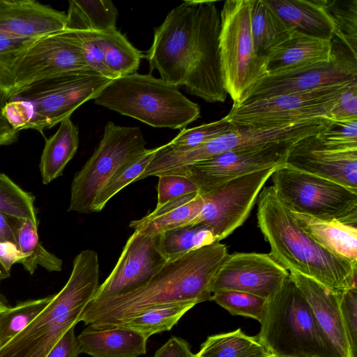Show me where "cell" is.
Here are the masks:
<instances>
[{
  "instance_id": "1",
  "label": "cell",
  "mask_w": 357,
  "mask_h": 357,
  "mask_svg": "<svg viewBox=\"0 0 357 357\" xmlns=\"http://www.w3.org/2000/svg\"><path fill=\"white\" fill-rule=\"evenodd\" d=\"M214 1H184L169 12L154 31L144 55L150 70L208 102L227 97L220 63L221 21Z\"/></svg>"
},
{
  "instance_id": "2",
  "label": "cell",
  "mask_w": 357,
  "mask_h": 357,
  "mask_svg": "<svg viewBox=\"0 0 357 357\" xmlns=\"http://www.w3.org/2000/svg\"><path fill=\"white\" fill-rule=\"evenodd\" d=\"M229 255L225 244L215 242L167 261L142 287L124 294L91 301L80 321L109 327L126 323L155 307L211 301V284Z\"/></svg>"
},
{
  "instance_id": "3",
  "label": "cell",
  "mask_w": 357,
  "mask_h": 357,
  "mask_svg": "<svg viewBox=\"0 0 357 357\" xmlns=\"http://www.w3.org/2000/svg\"><path fill=\"white\" fill-rule=\"evenodd\" d=\"M257 202L258 227L277 262L336 294L357 287V265L333 255L310 237L272 185L263 187Z\"/></svg>"
},
{
  "instance_id": "4",
  "label": "cell",
  "mask_w": 357,
  "mask_h": 357,
  "mask_svg": "<svg viewBox=\"0 0 357 357\" xmlns=\"http://www.w3.org/2000/svg\"><path fill=\"white\" fill-rule=\"evenodd\" d=\"M99 261L86 249L74 259L70 275L45 308L21 332L0 347V357H46L72 327L99 287Z\"/></svg>"
},
{
  "instance_id": "5",
  "label": "cell",
  "mask_w": 357,
  "mask_h": 357,
  "mask_svg": "<svg viewBox=\"0 0 357 357\" xmlns=\"http://www.w3.org/2000/svg\"><path fill=\"white\" fill-rule=\"evenodd\" d=\"M259 341L275 357H340L289 276L266 301Z\"/></svg>"
},
{
  "instance_id": "6",
  "label": "cell",
  "mask_w": 357,
  "mask_h": 357,
  "mask_svg": "<svg viewBox=\"0 0 357 357\" xmlns=\"http://www.w3.org/2000/svg\"><path fill=\"white\" fill-rule=\"evenodd\" d=\"M93 100L154 128L181 130L200 116L199 106L178 87L150 74L135 73L114 79Z\"/></svg>"
},
{
  "instance_id": "7",
  "label": "cell",
  "mask_w": 357,
  "mask_h": 357,
  "mask_svg": "<svg viewBox=\"0 0 357 357\" xmlns=\"http://www.w3.org/2000/svg\"><path fill=\"white\" fill-rule=\"evenodd\" d=\"M112 80L86 72L40 81L8 97L5 114L18 131L33 129L43 135L45 128L70 118L82 104L94 100Z\"/></svg>"
},
{
  "instance_id": "8",
  "label": "cell",
  "mask_w": 357,
  "mask_h": 357,
  "mask_svg": "<svg viewBox=\"0 0 357 357\" xmlns=\"http://www.w3.org/2000/svg\"><path fill=\"white\" fill-rule=\"evenodd\" d=\"M330 119L317 117L288 124L256 128L236 126L219 137L185 151H174L166 144L159 146L146 169L149 176L176 174L195 163L232 151L257 149L287 142H298L319 135L328 125Z\"/></svg>"
},
{
  "instance_id": "9",
  "label": "cell",
  "mask_w": 357,
  "mask_h": 357,
  "mask_svg": "<svg viewBox=\"0 0 357 357\" xmlns=\"http://www.w3.org/2000/svg\"><path fill=\"white\" fill-rule=\"evenodd\" d=\"M253 0H228L220 12L219 47L225 90L233 105L245 101L268 75L265 61L255 51L251 32Z\"/></svg>"
},
{
  "instance_id": "10",
  "label": "cell",
  "mask_w": 357,
  "mask_h": 357,
  "mask_svg": "<svg viewBox=\"0 0 357 357\" xmlns=\"http://www.w3.org/2000/svg\"><path fill=\"white\" fill-rule=\"evenodd\" d=\"M271 178L275 192L291 211L357 224V190L286 164L277 168Z\"/></svg>"
},
{
  "instance_id": "11",
  "label": "cell",
  "mask_w": 357,
  "mask_h": 357,
  "mask_svg": "<svg viewBox=\"0 0 357 357\" xmlns=\"http://www.w3.org/2000/svg\"><path fill=\"white\" fill-rule=\"evenodd\" d=\"M146 144L139 127L108 121L98 147L73 179L68 211L92 213L100 190L122 167L146 151Z\"/></svg>"
},
{
  "instance_id": "12",
  "label": "cell",
  "mask_w": 357,
  "mask_h": 357,
  "mask_svg": "<svg viewBox=\"0 0 357 357\" xmlns=\"http://www.w3.org/2000/svg\"><path fill=\"white\" fill-rule=\"evenodd\" d=\"M354 82L233 105L225 117L233 126L256 128L328 118L340 95Z\"/></svg>"
},
{
  "instance_id": "13",
  "label": "cell",
  "mask_w": 357,
  "mask_h": 357,
  "mask_svg": "<svg viewBox=\"0 0 357 357\" xmlns=\"http://www.w3.org/2000/svg\"><path fill=\"white\" fill-rule=\"evenodd\" d=\"M277 168L256 171L199 192L202 208L189 225H204L210 228L217 242L225 239L246 221L264 184Z\"/></svg>"
},
{
  "instance_id": "14",
  "label": "cell",
  "mask_w": 357,
  "mask_h": 357,
  "mask_svg": "<svg viewBox=\"0 0 357 357\" xmlns=\"http://www.w3.org/2000/svg\"><path fill=\"white\" fill-rule=\"evenodd\" d=\"M331 41L332 56L328 61L267 75L256 84L244 102L357 81V54L336 37Z\"/></svg>"
},
{
  "instance_id": "15",
  "label": "cell",
  "mask_w": 357,
  "mask_h": 357,
  "mask_svg": "<svg viewBox=\"0 0 357 357\" xmlns=\"http://www.w3.org/2000/svg\"><path fill=\"white\" fill-rule=\"evenodd\" d=\"M86 72L93 71L65 30L46 35L34 40L19 61L14 89L9 97L40 81Z\"/></svg>"
},
{
  "instance_id": "16",
  "label": "cell",
  "mask_w": 357,
  "mask_h": 357,
  "mask_svg": "<svg viewBox=\"0 0 357 357\" xmlns=\"http://www.w3.org/2000/svg\"><path fill=\"white\" fill-rule=\"evenodd\" d=\"M296 142L287 141L257 149L225 152L195 163L174 174L188 177L197 185L199 192H204L232 178L285 165Z\"/></svg>"
},
{
  "instance_id": "17",
  "label": "cell",
  "mask_w": 357,
  "mask_h": 357,
  "mask_svg": "<svg viewBox=\"0 0 357 357\" xmlns=\"http://www.w3.org/2000/svg\"><path fill=\"white\" fill-rule=\"evenodd\" d=\"M289 271L270 254L235 252L229 255L211 287V293L235 290L270 298L282 287Z\"/></svg>"
},
{
  "instance_id": "18",
  "label": "cell",
  "mask_w": 357,
  "mask_h": 357,
  "mask_svg": "<svg viewBox=\"0 0 357 357\" xmlns=\"http://www.w3.org/2000/svg\"><path fill=\"white\" fill-rule=\"evenodd\" d=\"M167 261L158 250L157 236L135 231L126 243L111 273L99 285L91 301L124 294L142 287Z\"/></svg>"
},
{
  "instance_id": "19",
  "label": "cell",
  "mask_w": 357,
  "mask_h": 357,
  "mask_svg": "<svg viewBox=\"0 0 357 357\" xmlns=\"http://www.w3.org/2000/svg\"><path fill=\"white\" fill-rule=\"evenodd\" d=\"M286 165L357 190V149L328 148L317 135L297 142L288 155Z\"/></svg>"
},
{
  "instance_id": "20",
  "label": "cell",
  "mask_w": 357,
  "mask_h": 357,
  "mask_svg": "<svg viewBox=\"0 0 357 357\" xmlns=\"http://www.w3.org/2000/svg\"><path fill=\"white\" fill-rule=\"evenodd\" d=\"M67 15L31 0H0V33L24 40L37 39L66 29Z\"/></svg>"
},
{
  "instance_id": "21",
  "label": "cell",
  "mask_w": 357,
  "mask_h": 357,
  "mask_svg": "<svg viewBox=\"0 0 357 357\" xmlns=\"http://www.w3.org/2000/svg\"><path fill=\"white\" fill-rule=\"evenodd\" d=\"M289 278L309 303L315 318L340 357H354L344 331L340 307V294L315 280L290 271Z\"/></svg>"
},
{
  "instance_id": "22",
  "label": "cell",
  "mask_w": 357,
  "mask_h": 357,
  "mask_svg": "<svg viewBox=\"0 0 357 357\" xmlns=\"http://www.w3.org/2000/svg\"><path fill=\"white\" fill-rule=\"evenodd\" d=\"M332 56V41L293 31L282 43L266 56L268 75L327 62Z\"/></svg>"
},
{
  "instance_id": "23",
  "label": "cell",
  "mask_w": 357,
  "mask_h": 357,
  "mask_svg": "<svg viewBox=\"0 0 357 357\" xmlns=\"http://www.w3.org/2000/svg\"><path fill=\"white\" fill-rule=\"evenodd\" d=\"M77 337L82 353L92 357H139L146 352L148 338L122 326L88 325Z\"/></svg>"
},
{
  "instance_id": "24",
  "label": "cell",
  "mask_w": 357,
  "mask_h": 357,
  "mask_svg": "<svg viewBox=\"0 0 357 357\" xmlns=\"http://www.w3.org/2000/svg\"><path fill=\"white\" fill-rule=\"evenodd\" d=\"M267 2L291 30L323 40L333 39L335 28L321 0H267Z\"/></svg>"
},
{
  "instance_id": "25",
  "label": "cell",
  "mask_w": 357,
  "mask_h": 357,
  "mask_svg": "<svg viewBox=\"0 0 357 357\" xmlns=\"http://www.w3.org/2000/svg\"><path fill=\"white\" fill-rule=\"evenodd\" d=\"M292 213L301 228L321 247L357 265L356 223L323 220L304 214Z\"/></svg>"
},
{
  "instance_id": "26",
  "label": "cell",
  "mask_w": 357,
  "mask_h": 357,
  "mask_svg": "<svg viewBox=\"0 0 357 357\" xmlns=\"http://www.w3.org/2000/svg\"><path fill=\"white\" fill-rule=\"evenodd\" d=\"M202 205L199 192L184 195L155 208L141 219L132 220L129 227L144 235L157 236L190 225L200 213Z\"/></svg>"
},
{
  "instance_id": "27",
  "label": "cell",
  "mask_w": 357,
  "mask_h": 357,
  "mask_svg": "<svg viewBox=\"0 0 357 357\" xmlns=\"http://www.w3.org/2000/svg\"><path fill=\"white\" fill-rule=\"evenodd\" d=\"M78 145V129L70 118H67L45 141L39 164L43 184H48L62 175L66 165L76 153Z\"/></svg>"
},
{
  "instance_id": "28",
  "label": "cell",
  "mask_w": 357,
  "mask_h": 357,
  "mask_svg": "<svg viewBox=\"0 0 357 357\" xmlns=\"http://www.w3.org/2000/svg\"><path fill=\"white\" fill-rule=\"evenodd\" d=\"M250 26L255 51L264 59L271 50L286 40L293 31L277 15L267 0H253Z\"/></svg>"
},
{
  "instance_id": "29",
  "label": "cell",
  "mask_w": 357,
  "mask_h": 357,
  "mask_svg": "<svg viewBox=\"0 0 357 357\" xmlns=\"http://www.w3.org/2000/svg\"><path fill=\"white\" fill-rule=\"evenodd\" d=\"M118 10L110 0L69 1L66 29L105 32L116 28Z\"/></svg>"
},
{
  "instance_id": "30",
  "label": "cell",
  "mask_w": 357,
  "mask_h": 357,
  "mask_svg": "<svg viewBox=\"0 0 357 357\" xmlns=\"http://www.w3.org/2000/svg\"><path fill=\"white\" fill-rule=\"evenodd\" d=\"M91 33L107 67L117 78L136 73L144 54L124 35L116 29Z\"/></svg>"
},
{
  "instance_id": "31",
  "label": "cell",
  "mask_w": 357,
  "mask_h": 357,
  "mask_svg": "<svg viewBox=\"0 0 357 357\" xmlns=\"http://www.w3.org/2000/svg\"><path fill=\"white\" fill-rule=\"evenodd\" d=\"M271 355L257 336L246 335L238 328L208 336L195 357H268Z\"/></svg>"
},
{
  "instance_id": "32",
  "label": "cell",
  "mask_w": 357,
  "mask_h": 357,
  "mask_svg": "<svg viewBox=\"0 0 357 357\" xmlns=\"http://www.w3.org/2000/svg\"><path fill=\"white\" fill-rule=\"evenodd\" d=\"M15 244L24 255L20 264L31 275L38 266L47 271H61L63 261L47 251L39 241L38 225L29 219H19L16 229Z\"/></svg>"
},
{
  "instance_id": "33",
  "label": "cell",
  "mask_w": 357,
  "mask_h": 357,
  "mask_svg": "<svg viewBox=\"0 0 357 357\" xmlns=\"http://www.w3.org/2000/svg\"><path fill=\"white\" fill-rule=\"evenodd\" d=\"M215 242L212 231L204 225H186L157 235L158 250L167 261Z\"/></svg>"
},
{
  "instance_id": "34",
  "label": "cell",
  "mask_w": 357,
  "mask_h": 357,
  "mask_svg": "<svg viewBox=\"0 0 357 357\" xmlns=\"http://www.w3.org/2000/svg\"><path fill=\"white\" fill-rule=\"evenodd\" d=\"M195 305L193 303L182 302L155 307L117 326L132 329L149 339L153 335L170 331Z\"/></svg>"
},
{
  "instance_id": "35",
  "label": "cell",
  "mask_w": 357,
  "mask_h": 357,
  "mask_svg": "<svg viewBox=\"0 0 357 357\" xmlns=\"http://www.w3.org/2000/svg\"><path fill=\"white\" fill-rule=\"evenodd\" d=\"M53 296L26 301L0 311V347L24 330L45 308Z\"/></svg>"
},
{
  "instance_id": "36",
  "label": "cell",
  "mask_w": 357,
  "mask_h": 357,
  "mask_svg": "<svg viewBox=\"0 0 357 357\" xmlns=\"http://www.w3.org/2000/svg\"><path fill=\"white\" fill-rule=\"evenodd\" d=\"M335 28L334 37L357 54V0H321Z\"/></svg>"
},
{
  "instance_id": "37",
  "label": "cell",
  "mask_w": 357,
  "mask_h": 357,
  "mask_svg": "<svg viewBox=\"0 0 357 357\" xmlns=\"http://www.w3.org/2000/svg\"><path fill=\"white\" fill-rule=\"evenodd\" d=\"M157 151L158 147L147 149L139 157L122 167L98 195L93 204L92 213L101 211L116 194L130 183L136 182L151 161Z\"/></svg>"
},
{
  "instance_id": "38",
  "label": "cell",
  "mask_w": 357,
  "mask_h": 357,
  "mask_svg": "<svg viewBox=\"0 0 357 357\" xmlns=\"http://www.w3.org/2000/svg\"><path fill=\"white\" fill-rule=\"evenodd\" d=\"M34 197L8 176L0 174V211L17 219H29L38 225Z\"/></svg>"
},
{
  "instance_id": "39",
  "label": "cell",
  "mask_w": 357,
  "mask_h": 357,
  "mask_svg": "<svg viewBox=\"0 0 357 357\" xmlns=\"http://www.w3.org/2000/svg\"><path fill=\"white\" fill-rule=\"evenodd\" d=\"M232 315H240L261 322L267 299L235 290H220L212 294L211 299Z\"/></svg>"
},
{
  "instance_id": "40",
  "label": "cell",
  "mask_w": 357,
  "mask_h": 357,
  "mask_svg": "<svg viewBox=\"0 0 357 357\" xmlns=\"http://www.w3.org/2000/svg\"><path fill=\"white\" fill-rule=\"evenodd\" d=\"M36 40L18 39L0 33V89L6 91L8 96L14 89L18 62Z\"/></svg>"
},
{
  "instance_id": "41",
  "label": "cell",
  "mask_w": 357,
  "mask_h": 357,
  "mask_svg": "<svg viewBox=\"0 0 357 357\" xmlns=\"http://www.w3.org/2000/svg\"><path fill=\"white\" fill-rule=\"evenodd\" d=\"M232 125L223 117L218 121L184 128L167 146L174 151H185L205 144L229 131Z\"/></svg>"
},
{
  "instance_id": "42",
  "label": "cell",
  "mask_w": 357,
  "mask_h": 357,
  "mask_svg": "<svg viewBox=\"0 0 357 357\" xmlns=\"http://www.w3.org/2000/svg\"><path fill=\"white\" fill-rule=\"evenodd\" d=\"M65 31L79 46L86 63L92 71L111 79L117 78L107 67L103 53L91 31L67 29Z\"/></svg>"
},
{
  "instance_id": "43",
  "label": "cell",
  "mask_w": 357,
  "mask_h": 357,
  "mask_svg": "<svg viewBox=\"0 0 357 357\" xmlns=\"http://www.w3.org/2000/svg\"><path fill=\"white\" fill-rule=\"evenodd\" d=\"M317 136L324 145L333 149H357V120L336 121L330 119L327 127Z\"/></svg>"
},
{
  "instance_id": "44",
  "label": "cell",
  "mask_w": 357,
  "mask_h": 357,
  "mask_svg": "<svg viewBox=\"0 0 357 357\" xmlns=\"http://www.w3.org/2000/svg\"><path fill=\"white\" fill-rule=\"evenodd\" d=\"M158 208L178 197L199 192L197 185L190 178L179 174H163L158 176L157 185Z\"/></svg>"
},
{
  "instance_id": "45",
  "label": "cell",
  "mask_w": 357,
  "mask_h": 357,
  "mask_svg": "<svg viewBox=\"0 0 357 357\" xmlns=\"http://www.w3.org/2000/svg\"><path fill=\"white\" fill-rule=\"evenodd\" d=\"M342 319L354 357L357 355V287L339 295Z\"/></svg>"
},
{
  "instance_id": "46",
  "label": "cell",
  "mask_w": 357,
  "mask_h": 357,
  "mask_svg": "<svg viewBox=\"0 0 357 357\" xmlns=\"http://www.w3.org/2000/svg\"><path fill=\"white\" fill-rule=\"evenodd\" d=\"M336 121L357 120V82H353L340 96L329 117Z\"/></svg>"
},
{
  "instance_id": "47",
  "label": "cell",
  "mask_w": 357,
  "mask_h": 357,
  "mask_svg": "<svg viewBox=\"0 0 357 357\" xmlns=\"http://www.w3.org/2000/svg\"><path fill=\"white\" fill-rule=\"evenodd\" d=\"M81 353V347L75 334L74 326L63 335L46 357H78Z\"/></svg>"
},
{
  "instance_id": "48",
  "label": "cell",
  "mask_w": 357,
  "mask_h": 357,
  "mask_svg": "<svg viewBox=\"0 0 357 357\" xmlns=\"http://www.w3.org/2000/svg\"><path fill=\"white\" fill-rule=\"evenodd\" d=\"M153 357H195V354L186 340L172 336L155 351Z\"/></svg>"
},
{
  "instance_id": "49",
  "label": "cell",
  "mask_w": 357,
  "mask_h": 357,
  "mask_svg": "<svg viewBox=\"0 0 357 357\" xmlns=\"http://www.w3.org/2000/svg\"><path fill=\"white\" fill-rule=\"evenodd\" d=\"M8 97V94L6 91L0 89V146L10 145L15 142L20 132L11 124L5 114V107Z\"/></svg>"
},
{
  "instance_id": "50",
  "label": "cell",
  "mask_w": 357,
  "mask_h": 357,
  "mask_svg": "<svg viewBox=\"0 0 357 357\" xmlns=\"http://www.w3.org/2000/svg\"><path fill=\"white\" fill-rule=\"evenodd\" d=\"M23 258L24 255L14 243L0 242V262L7 271L10 272L13 265L20 264Z\"/></svg>"
},
{
  "instance_id": "51",
  "label": "cell",
  "mask_w": 357,
  "mask_h": 357,
  "mask_svg": "<svg viewBox=\"0 0 357 357\" xmlns=\"http://www.w3.org/2000/svg\"><path fill=\"white\" fill-rule=\"evenodd\" d=\"M18 220L0 211V242L9 241L15 244Z\"/></svg>"
},
{
  "instance_id": "52",
  "label": "cell",
  "mask_w": 357,
  "mask_h": 357,
  "mask_svg": "<svg viewBox=\"0 0 357 357\" xmlns=\"http://www.w3.org/2000/svg\"><path fill=\"white\" fill-rule=\"evenodd\" d=\"M10 272L7 271L0 262V282L9 278Z\"/></svg>"
},
{
  "instance_id": "53",
  "label": "cell",
  "mask_w": 357,
  "mask_h": 357,
  "mask_svg": "<svg viewBox=\"0 0 357 357\" xmlns=\"http://www.w3.org/2000/svg\"><path fill=\"white\" fill-rule=\"evenodd\" d=\"M8 306L4 303L0 295V311L4 310Z\"/></svg>"
},
{
  "instance_id": "54",
  "label": "cell",
  "mask_w": 357,
  "mask_h": 357,
  "mask_svg": "<svg viewBox=\"0 0 357 357\" xmlns=\"http://www.w3.org/2000/svg\"><path fill=\"white\" fill-rule=\"evenodd\" d=\"M268 357H275L274 356L271 355V356H269Z\"/></svg>"
}]
</instances>
